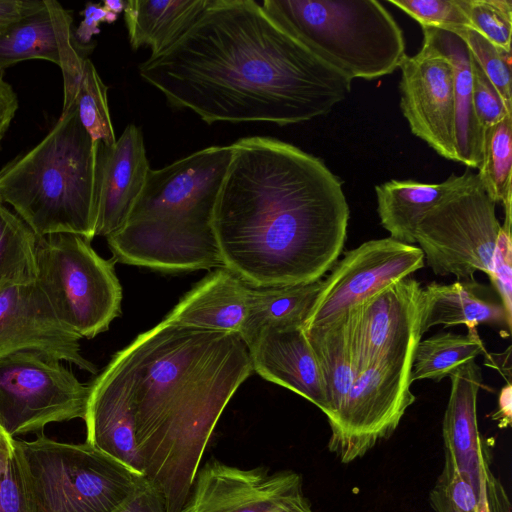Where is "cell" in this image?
Listing matches in <instances>:
<instances>
[{
    "label": "cell",
    "mask_w": 512,
    "mask_h": 512,
    "mask_svg": "<svg viewBox=\"0 0 512 512\" xmlns=\"http://www.w3.org/2000/svg\"><path fill=\"white\" fill-rule=\"evenodd\" d=\"M37 236L0 199V286L36 280Z\"/></svg>",
    "instance_id": "cell-30"
},
{
    "label": "cell",
    "mask_w": 512,
    "mask_h": 512,
    "mask_svg": "<svg viewBox=\"0 0 512 512\" xmlns=\"http://www.w3.org/2000/svg\"><path fill=\"white\" fill-rule=\"evenodd\" d=\"M136 447L166 512H180L216 424L253 368L238 333L165 320L119 351Z\"/></svg>",
    "instance_id": "cell-3"
},
{
    "label": "cell",
    "mask_w": 512,
    "mask_h": 512,
    "mask_svg": "<svg viewBox=\"0 0 512 512\" xmlns=\"http://www.w3.org/2000/svg\"><path fill=\"white\" fill-rule=\"evenodd\" d=\"M504 210L505 220L498 233L489 278L500 297V303L508 318L512 320L511 204L504 206Z\"/></svg>",
    "instance_id": "cell-36"
},
{
    "label": "cell",
    "mask_w": 512,
    "mask_h": 512,
    "mask_svg": "<svg viewBox=\"0 0 512 512\" xmlns=\"http://www.w3.org/2000/svg\"><path fill=\"white\" fill-rule=\"evenodd\" d=\"M512 113L483 132L482 161L478 180L495 202L503 206L512 202Z\"/></svg>",
    "instance_id": "cell-29"
},
{
    "label": "cell",
    "mask_w": 512,
    "mask_h": 512,
    "mask_svg": "<svg viewBox=\"0 0 512 512\" xmlns=\"http://www.w3.org/2000/svg\"><path fill=\"white\" fill-rule=\"evenodd\" d=\"M231 145L212 216L222 266L251 286L322 279L347 236L340 179L318 157L278 139Z\"/></svg>",
    "instance_id": "cell-2"
},
{
    "label": "cell",
    "mask_w": 512,
    "mask_h": 512,
    "mask_svg": "<svg viewBox=\"0 0 512 512\" xmlns=\"http://www.w3.org/2000/svg\"><path fill=\"white\" fill-rule=\"evenodd\" d=\"M422 286L404 278L345 313L356 377L385 360L414 354L421 340Z\"/></svg>",
    "instance_id": "cell-14"
},
{
    "label": "cell",
    "mask_w": 512,
    "mask_h": 512,
    "mask_svg": "<svg viewBox=\"0 0 512 512\" xmlns=\"http://www.w3.org/2000/svg\"><path fill=\"white\" fill-rule=\"evenodd\" d=\"M44 0H0V31L38 10Z\"/></svg>",
    "instance_id": "cell-40"
},
{
    "label": "cell",
    "mask_w": 512,
    "mask_h": 512,
    "mask_svg": "<svg viewBox=\"0 0 512 512\" xmlns=\"http://www.w3.org/2000/svg\"><path fill=\"white\" fill-rule=\"evenodd\" d=\"M100 142L83 127L73 102L34 148L0 170V199L37 237H95Z\"/></svg>",
    "instance_id": "cell-5"
},
{
    "label": "cell",
    "mask_w": 512,
    "mask_h": 512,
    "mask_svg": "<svg viewBox=\"0 0 512 512\" xmlns=\"http://www.w3.org/2000/svg\"><path fill=\"white\" fill-rule=\"evenodd\" d=\"M468 331L466 335L447 332L420 340L414 352L411 382L424 379L441 381L461 365L475 360L485 352L476 328Z\"/></svg>",
    "instance_id": "cell-28"
},
{
    "label": "cell",
    "mask_w": 512,
    "mask_h": 512,
    "mask_svg": "<svg viewBox=\"0 0 512 512\" xmlns=\"http://www.w3.org/2000/svg\"><path fill=\"white\" fill-rule=\"evenodd\" d=\"M73 18L57 1L44 0L33 13L0 31V70L30 59L53 62L63 76V108L72 103L85 57L72 32Z\"/></svg>",
    "instance_id": "cell-17"
},
{
    "label": "cell",
    "mask_w": 512,
    "mask_h": 512,
    "mask_svg": "<svg viewBox=\"0 0 512 512\" xmlns=\"http://www.w3.org/2000/svg\"><path fill=\"white\" fill-rule=\"evenodd\" d=\"M107 11L118 15L122 11H124L126 6V1L122 0H106L102 5Z\"/></svg>",
    "instance_id": "cell-43"
},
{
    "label": "cell",
    "mask_w": 512,
    "mask_h": 512,
    "mask_svg": "<svg viewBox=\"0 0 512 512\" xmlns=\"http://www.w3.org/2000/svg\"><path fill=\"white\" fill-rule=\"evenodd\" d=\"M211 0H128L124 9L131 47L148 46L151 56L171 47L193 25Z\"/></svg>",
    "instance_id": "cell-25"
},
{
    "label": "cell",
    "mask_w": 512,
    "mask_h": 512,
    "mask_svg": "<svg viewBox=\"0 0 512 512\" xmlns=\"http://www.w3.org/2000/svg\"><path fill=\"white\" fill-rule=\"evenodd\" d=\"M387 2L404 11L421 27H432L449 32L463 26L471 27L459 0H388Z\"/></svg>",
    "instance_id": "cell-35"
},
{
    "label": "cell",
    "mask_w": 512,
    "mask_h": 512,
    "mask_svg": "<svg viewBox=\"0 0 512 512\" xmlns=\"http://www.w3.org/2000/svg\"><path fill=\"white\" fill-rule=\"evenodd\" d=\"M304 331L323 376L325 415L331 426L339 417L356 378L346 315Z\"/></svg>",
    "instance_id": "cell-27"
},
{
    "label": "cell",
    "mask_w": 512,
    "mask_h": 512,
    "mask_svg": "<svg viewBox=\"0 0 512 512\" xmlns=\"http://www.w3.org/2000/svg\"><path fill=\"white\" fill-rule=\"evenodd\" d=\"M512 412V386L507 382L502 387L498 397V409L492 415L494 420L499 422V426L505 428L511 424Z\"/></svg>",
    "instance_id": "cell-42"
},
{
    "label": "cell",
    "mask_w": 512,
    "mask_h": 512,
    "mask_svg": "<svg viewBox=\"0 0 512 512\" xmlns=\"http://www.w3.org/2000/svg\"><path fill=\"white\" fill-rule=\"evenodd\" d=\"M424 261L418 246L390 237L362 243L348 251L322 279L303 329L341 317L370 295L421 269Z\"/></svg>",
    "instance_id": "cell-12"
},
{
    "label": "cell",
    "mask_w": 512,
    "mask_h": 512,
    "mask_svg": "<svg viewBox=\"0 0 512 512\" xmlns=\"http://www.w3.org/2000/svg\"><path fill=\"white\" fill-rule=\"evenodd\" d=\"M13 440L0 426V447H3Z\"/></svg>",
    "instance_id": "cell-44"
},
{
    "label": "cell",
    "mask_w": 512,
    "mask_h": 512,
    "mask_svg": "<svg viewBox=\"0 0 512 512\" xmlns=\"http://www.w3.org/2000/svg\"><path fill=\"white\" fill-rule=\"evenodd\" d=\"M253 371L317 406L324 414L323 376L302 326H269L247 346Z\"/></svg>",
    "instance_id": "cell-19"
},
{
    "label": "cell",
    "mask_w": 512,
    "mask_h": 512,
    "mask_svg": "<svg viewBox=\"0 0 512 512\" xmlns=\"http://www.w3.org/2000/svg\"><path fill=\"white\" fill-rule=\"evenodd\" d=\"M180 512H314L300 474L243 469L216 459L199 467Z\"/></svg>",
    "instance_id": "cell-13"
},
{
    "label": "cell",
    "mask_w": 512,
    "mask_h": 512,
    "mask_svg": "<svg viewBox=\"0 0 512 512\" xmlns=\"http://www.w3.org/2000/svg\"><path fill=\"white\" fill-rule=\"evenodd\" d=\"M471 28L511 52L512 0H459Z\"/></svg>",
    "instance_id": "cell-34"
},
{
    "label": "cell",
    "mask_w": 512,
    "mask_h": 512,
    "mask_svg": "<svg viewBox=\"0 0 512 512\" xmlns=\"http://www.w3.org/2000/svg\"><path fill=\"white\" fill-rule=\"evenodd\" d=\"M500 227L496 203L477 177L427 213L415 238L434 274L466 281L478 271L490 275Z\"/></svg>",
    "instance_id": "cell-9"
},
{
    "label": "cell",
    "mask_w": 512,
    "mask_h": 512,
    "mask_svg": "<svg viewBox=\"0 0 512 512\" xmlns=\"http://www.w3.org/2000/svg\"><path fill=\"white\" fill-rule=\"evenodd\" d=\"M322 279L300 284L248 286L240 337L248 346L269 326H302L321 288Z\"/></svg>",
    "instance_id": "cell-26"
},
{
    "label": "cell",
    "mask_w": 512,
    "mask_h": 512,
    "mask_svg": "<svg viewBox=\"0 0 512 512\" xmlns=\"http://www.w3.org/2000/svg\"><path fill=\"white\" fill-rule=\"evenodd\" d=\"M116 512H166L160 490L144 475Z\"/></svg>",
    "instance_id": "cell-38"
},
{
    "label": "cell",
    "mask_w": 512,
    "mask_h": 512,
    "mask_svg": "<svg viewBox=\"0 0 512 512\" xmlns=\"http://www.w3.org/2000/svg\"><path fill=\"white\" fill-rule=\"evenodd\" d=\"M472 57V56H471ZM473 106L477 121L484 131L511 114L493 84L472 57Z\"/></svg>",
    "instance_id": "cell-37"
},
{
    "label": "cell",
    "mask_w": 512,
    "mask_h": 512,
    "mask_svg": "<svg viewBox=\"0 0 512 512\" xmlns=\"http://www.w3.org/2000/svg\"><path fill=\"white\" fill-rule=\"evenodd\" d=\"M83 20L76 28L74 37L78 44L84 46L90 43L92 37L100 32V24L115 22L118 15L107 11L102 5L87 3L81 12Z\"/></svg>",
    "instance_id": "cell-39"
},
{
    "label": "cell",
    "mask_w": 512,
    "mask_h": 512,
    "mask_svg": "<svg viewBox=\"0 0 512 512\" xmlns=\"http://www.w3.org/2000/svg\"><path fill=\"white\" fill-rule=\"evenodd\" d=\"M18 110V97L0 70V150L2 140Z\"/></svg>",
    "instance_id": "cell-41"
},
{
    "label": "cell",
    "mask_w": 512,
    "mask_h": 512,
    "mask_svg": "<svg viewBox=\"0 0 512 512\" xmlns=\"http://www.w3.org/2000/svg\"><path fill=\"white\" fill-rule=\"evenodd\" d=\"M264 10L313 55L351 81L397 70L403 32L377 0H265Z\"/></svg>",
    "instance_id": "cell-6"
},
{
    "label": "cell",
    "mask_w": 512,
    "mask_h": 512,
    "mask_svg": "<svg viewBox=\"0 0 512 512\" xmlns=\"http://www.w3.org/2000/svg\"><path fill=\"white\" fill-rule=\"evenodd\" d=\"M73 102L76 104L79 119L91 138L104 146H112L116 137L109 112L107 86L88 58L83 61Z\"/></svg>",
    "instance_id": "cell-31"
},
{
    "label": "cell",
    "mask_w": 512,
    "mask_h": 512,
    "mask_svg": "<svg viewBox=\"0 0 512 512\" xmlns=\"http://www.w3.org/2000/svg\"><path fill=\"white\" fill-rule=\"evenodd\" d=\"M413 357L378 362L355 378L339 417L330 426L328 449L341 463L363 457L394 433L416 400L410 380Z\"/></svg>",
    "instance_id": "cell-11"
},
{
    "label": "cell",
    "mask_w": 512,
    "mask_h": 512,
    "mask_svg": "<svg viewBox=\"0 0 512 512\" xmlns=\"http://www.w3.org/2000/svg\"><path fill=\"white\" fill-rule=\"evenodd\" d=\"M423 39L433 44L450 62L455 100V162L478 169L482 161L483 130L473 106L472 57L466 44L455 34L422 27Z\"/></svg>",
    "instance_id": "cell-23"
},
{
    "label": "cell",
    "mask_w": 512,
    "mask_h": 512,
    "mask_svg": "<svg viewBox=\"0 0 512 512\" xmlns=\"http://www.w3.org/2000/svg\"><path fill=\"white\" fill-rule=\"evenodd\" d=\"M232 145L210 146L150 169L132 211L106 237L113 260L163 272L221 267L212 226Z\"/></svg>",
    "instance_id": "cell-4"
},
{
    "label": "cell",
    "mask_w": 512,
    "mask_h": 512,
    "mask_svg": "<svg viewBox=\"0 0 512 512\" xmlns=\"http://www.w3.org/2000/svg\"><path fill=\"white\" fill-rule=\"evenodd\" d=\"M89 385L61 361L34 351L0 358V426L12 438L84 418Z\"/></svg>",
    "instance_id": "cell-10"
},
{
    "label": "cell",
    "mask_w": 512,
    "mask_h": 512,
    "mask_svg": "<svg viewBox=\"0 0 512 512\" xmlns=\"http://www.w3.org/2000/svg\"><path fill=\"white\" fill-rule=\"evenodd\" d=\"M80 339L57 319L36 281L0 286V358L34 351L96 374L81 354Z\"/></svg>",
    "instance_id": "cell-16"
},
{
    "label": "cell",
    "mask_w": 512,
    "mask_h": 512,
    "mask_svg": "<svg viewBox=\"0 0 512 512\" xmlns=\"http://www.w3.org/2000/svg\"><path fill=\"white\" fill-rule=\"evenodd\" d=\"M17 442L35 512H116L143 476L87 442Z\"/></svg>",
    "instance_id": "cell-7"
},
{
    "label": "cell",
    "mask_w": 512,
    "mask_h": 512,
    "mask_svg": "<svg viewBox=\"0 0 512 512\" xmlns=\"http://www.w3.org/2000/svg\"><path fill=\"white\" fill-rule=\"evenodd\" d=\"M150 169L143 135L136 125H127L112 146L100 143L95 236L108 237L124 225Z\"/></svg>",
    "instance_id": "cell-20"
},
{
    "label": "cell",
    "mask_w": 512,
    "mask_h": 512,
    "mask_svg": "<svg viewBox=\"0 0 512 512\" xmlns=\"http://www.w3.org/2000/svg\"><path fill=\"white\" fill-rule=\"evenodd\" d=\"M450 32L466 44L471 56L493 84L506 108L512 111L511 52L497 47L471 27L463 26Z\"/></svg>",
    "instance_id": "cell-32"
},
{
    "label": "cell",
    "mask_w": 512,
    "mask_h": 512,
    "mask_svg": "<svg viewBox=\"0 0 512 512\" xmlns=\"http://www.w3.org/2000/svg\"><path fill=\"white\" fill-rule=\"evenodd\" d=\"M477 287L473 279L451 284L432 282L422 287V334L438 325H465L472 329L480 324L503 325L510 334L512 320L502 304L480 297Z\"/></svg>",
    "instance_id": "cell-24"
},
{
    "label": "cell",
    "mask_w": 512,
    "mask_h": 512,
    "mask_svg": "<svg viewBox=\"0 0 512 512\" xmlns=\"http://www.w3.org/2000/svg\"><path fill=\"white\" fill-rule=\"evenodd\" d=\"M83 419L85 442L144 475L136 447L129 380L120 352L89 385Z\"/></svg>",
    "instance_id": "cell-18"
},
{
    "label": "cell",
    "mask_w": 512,
    "mask_h": 512,
    "mask_svg": "<svg viewBox=\"0 0 512 512\" xmlns=\"http://www.w3.org/2000/svg\"><path fill=\"white\" fill-rule=\"evenodd\" d=\"M0 512H35L25 461L14 438L0 447Z\"/></svg>",
    "instance_id": "cell-33"
},
{
    "label": "cell",
    "mask_w": 512,
    "mask_h": 512,
    "mask_svg": "<svg viewBox=\"0 0 512 512\" xmlns=\"http://www.w3.org/2000/svg\"><path fill=\"white\" fill-rule=\"evenodd\" d=\"M477 178L469 169L451 174L441 183L390 180L375 187L377 212L389 237L415 245V233L421 220L439 204L460 192Z\"/></svg>",
    "instance_id": "cell-22"
},
{
    "label": "cell",
    "mask_w": 512,
    "mask_h": 512,
    "mask_svg": "<svg viewBox=\"0 0 512 512\" xmlns=\"http://www.w3.org/2000/svg\"><path fill=\"white\" fill-rule=\"evenodd\" d=\"M248 286L229 269L218 267L186 293L164 320L239 334L246 314Z\"/></svg>",
    "instance_id": "cell-21"
},
{
    "label": "cell",
    "mask_w": 512,
    "mask_h": 512,
    "mask_svg": "<svg viewBox=\"0 0 512 512\" xmlns=\"http://www.w3.org/2000/svg\"><path fill=\"white\" fill-rule=\"evenodd\" d=\"M36 283L57 319L81 338L108 330L121 314L122 287L115 261L98 255L72 233L37 237Z\"/></svg>",
    "instance_id": "cell-8"
},
{
    "label": "cell",
    "mask_w": 512,
    "mask_h": 512,
    "mask_svg": "<svg viewBox=\"0 0 512 512\" xmlns=\"http://www.w3.org/2000/svg\"><path fill=\"white\" fill-rule=\"evenodd\" d=\"M141 78L207 124L279 126L328 114L352 81L313 55L254 0H211Z\"/></svg>",
    "instance_id": "cell-1"
},
{
    "label": "cell",
    "mask_w": 512,
    "mask_h": 512,
    "mask_svg": "<svg viewBox=\"0 0 512 512\" xmlns=\"http://www.w3.org/2000/svg\"><path fill=\"white\" fill-rule=\"evenodd\" d=\"M400 108L411 132L438 155L455 159L453 70L429 41L400 65Z\"/></svg>",
    "instance_id": "cell-15"
}]
</instances>
